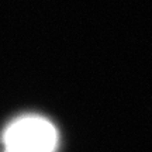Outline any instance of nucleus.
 Masks as SVG:
<instances>
[{
	"mask_svg": "<svg viewBox=\"0 0 152 152\" xmlns=\"http://www.w3.org/2000/svg\"><path fill=\"white\" fill-rule=\"evenodd\" d=\"M4 145L6 149L23 152H55L58 131L42 117H23L6 130Z\"/></svg>",
	"mask_w": 152,
	"mask_h": 152,
	"instance_id": "obj_1",
	"label": "nucleus"
},
{
	"mask_svg": "<svg viewBox=\"0 0 152 152\" xmlns=\"http://www.w3.org/2000/svg\"><path fill=\"white\" fill-rule=\"evenodd\" d=\"M6 152H23V151H16V149H6Z\"/></svg>",
	"mask_w": 152,
	"mask_h": 152,
	"instance_id": "obj_2",
	"label": "nucleus"
}]
</instances>
